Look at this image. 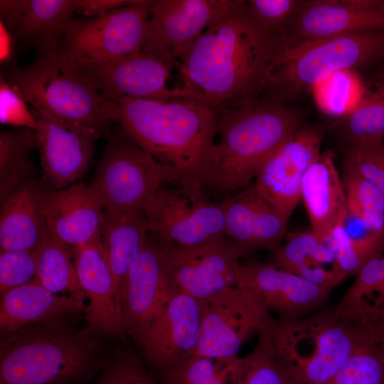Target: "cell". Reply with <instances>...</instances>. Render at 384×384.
<instances>
[{
    "label": "cell",
    "instance_id": "obj_1",
    "mask_svg": "<svg viewBox=\"0 0 384 384\" xmlns=\"http://www.w3.org/2000/svg\"><path fill=\"white\" fill-rule=\"evenodd\" d=\"M278 52L251 16L246 1L211 24L178 59L183 88L215 110L260 98Z\"/></svg>",
    "mask_w": 384,
    "mask_h": 384
},
{
    "label": "cell",
    "instance_id": "obj_2",
    "mask_svg": "<svg viewBox=\"0 0 384 384\" xmlns=\"http://www.w3.org/2000/svg\"><path fill=\"white\" fill-rule=\"evenodd\" d=\"M216 111L220 139L186 180L224 197L251 184L263 162L304 125L299 111L264 97Z\"/></svg>",
    "mask_w": 384,
    "mask_h": 384
},
{
    "label": "cell",
    "instance_id": "obj_3",
    "mask_svg": "<svg viewBox=\"0 0 384 384\" xmlns=\"http://www.w3.org/2000/svg\"><path fill=\"white\" fill-rule=\"evenodd\" d=\"M60 318L1 331L0 384H81L95 373L97 333Z\"/></svg>",
    "mask_w": 384,
    "mask_h": 384
},
{
    "label": "cell",
    "instance_id": "obj_4",
    "mask_svg": "<svg viewBox=\"0 0 384 384\" xmlns=\"http://www.w3.org/2000/svg\"><path fill=\"white\" fill-rule=\"evenodd\" d=\"M113 102L123 130L173 172L175 183L186 179L214 144L217 111L203 102L128 97Z\"/></svg>",
    "mask_w": 384,
    "mask_h": 384
},
{
    "label": "cell",
    "instance_id": "obj_5",
    "mask_svg": "<svg viewBox=\"0 0 384 384\" xmlns=\"http://www.w3.org/2000/svg\"><path fill=\"white\" fill-rule=\"evenodd\" d=\"M368 326L334 307L295 321L271 316L261 330L302 384H318L334 379Z\"/></svg>",
    "mask_w": 384,
    "mask_h": 384
},
{
    "label": "cell",
    "instance_id": "obj_6",
    "mask_svg": "<svg viewBox=\"0 0 384 384\" xmlns=\"http://www.w3.org/2000/svg\"><path fill=\"white\" fill-rule=\"evenodd\" d=\"M1 75L38 114L66 127L109 133L119 122L118 105L107 99L72 68L60 66L49 53L28 65L7 69Z\"/></svg>",
    "mask_w": 384,
    "mask_h": 384
},
{
    "label": "cell",
    "instance_id": "obj_7",
    "mask_svg": "<svg viewBox=\"0 0 384 384\" xmlns=\"http://www.w3.org/2000/svg\"><path fill=\"white\" fill-rule=\"evenodd\" d=\"M384 60V31L356 32L279 51L261 97L287 104L332 74Z\"/></svg>",
    "mask_w": 384,
    "mask_h": 384
},
{
    "label": "cell",
    "instance_id": "obj_8",
    "mask_svg": "<svg viewBox=\"0 0 384 384\" xmlns=\"http://www.w3.org/2000/svg\"><path fill=\"white\" fill-rule=\"evenodd\" d=\"M154 2L134 0L97 16L74 18L57 50L50 54L62 68H73L142 52L149 36Z\"/></svg>",
    "mask_w": 384,
    "mask_h": 384
},
{
    "label": "cell",
    "instance_id": "obj_9",
    "mask_svg": "<svg viewBox=\"0 0 384 384\" xmlns=\"http://www.w3.org/2000/svg\"><path fill=\"white\" fill-rule=\"evenodd\" d=\"M161 188L142 206L148 233L164 249L193 247L225 235L220 203L208 199L196 181Z\"/></svg>",
    "mask_w": 384,
    "mask_h": 384
},
{
    "label": "cell",
    "instance_id": "obj_10",
    "mask_svg": "<svg viewBox=\"0 0 384 384\" xmlns=\"http://www.w3.org/2000/svg\"><path fill=\"white\" fill-rule=\"evenodd\" d=\"M173 172L144 150L124 130L112 139L90 185L104 211L141 210Z\"/></svg>",
    "mask_w": 384,
    "mask_h": 384
},
{
    "label": "cell",
    "instance_id": "obj_11",
    "mask_svg": "<svg viewBox=\"0 0 384 384\" xmlns=\"http://www.w3.org/2000/svg\"><path fill=\"white\" fill-rule=\"evenodd\" d=\"M201 319L195 355L211 359L238 356L271 313L250 291L235 286L201 301Z\"/></svg>",
    "mask_w": 384,
    "mask_h": 384
},
{
    "label": "cell",
    "instance_id": "obj_12",
    "mask_svg": "<svg viewBox=\"0 0 384 384\" xmlns=\"http://www.w3.org/2000/svg\"><path fill=\"white\" fill-rule=\"evenodd\" d=\"M171 64L149 53L139 52L102 63L73 68L107 99L128 97L143 99L195 100L184 88H169Z\"/></svg>",
    "mask_w": 384,
    "mask_h": 384
},
{
    "label": "cell",
    "instance_id": "obj_13",
    "mask_svg": "<svg viewBox=\"0 0 384 384\" xmlns=\"http://www.w3.org/2000/svg\"><path fill=\"white\" fill-rule=\"evenodd\" d=\"M324 135L318 124H304L261 165L255 185L261 195L287 220L299 203L301 184L321 154Z\"/></svg>",
    "mask_w": 384,
    "mask_h": 384
},
{
    "label": "cell",
    "instance_id": "obj_14",
    "mask_svg": "<svg viewBox=\"0 0 384 384\" xmlns=\"http://www.w3.org/2000/svg\"><path fill=\"white\" fill-rule=\"evenodd\" d=\"M384 31V0H301L279 50L340 35Z\"/></svg>",
    "mask_w": 384,
    "mask_h": 384
},
{
    "label": "cell",
    "instance_id": "obj_15",
    "mask_svg": "<svg viewBox=\"0 0 384 384\" xmlns=\"http://www.w3.org/2000/svg\"><path fill=\"white\" fill-rule=\"evenodd\" d=\"M179 292L172 279L165 250L148 237L120 287L126 334L134 337Z\"/></svg>",
    "mask_w": 384,
    "mask_h": 384
},
{
    "label": "cell",
    "instance_id": "obj_16",
    "mask_svg": "<svg viewBox=\"0 0 384 384\" xmlns=\"http://www.w3.org/2000/svg\"><path fill=\"white\" fill-rule=\"evenodd\" d=\"M237 0H157L152 6L143 52L174 64Z\"/></svg>",
    "mask_w": 384,
    "mask_h": 384
},
{
    "label": "cell",
    "instance_id": "obj_17",
    "mask_svg": "<svg viewBox=\"0 0 384 384\" xmlns=\"http://www.w3.org/2000/svg\"><path fill=\"white\" fill-rule=\"evenodd\" d=\"M163 249L172 279L180 292L203 301L237 286L242 257L226 236L193 247Z\"/></svg>",
    "mask_w": 384,
    "mask_h": 384
},
{
    "label": "cell",
    "instance_id": "obj_18",
    "mask_svg": "<svg viewBox=\"0 0 384 384\" xmlns=\"http://www.w3.org/2000/svg\"><path fill=\"white\" fill-rule=\"evenodd\" d=\"M201 319V301L179 292L134 338L147 361L163 373L195 355Z\"/></svg>",
    "mask_w": 384,
    "mask_h": 384
},
{
    "label": "cell",
    "instance_id": "obj_19",
    "mask_svg": "<svg viewBox=\"0 0 384 384\" xmlns=\"http://www.w3.org/2000/svg\"><path fill=\"white\" fill-rule=\"evenodd\" d=\"M237 286L252 292L279 319L295 321L314 312L329 298L331 289L318 286L271 263H240Z\"/></svg>",
    "mask_w": 384,
    "mask_h": 384
},
{
    "label": "cell",
    "instance_id": "obj_20",
    "mask_svg": "<svg viewBox=\"0 0 384 384\" xmlns=\"http://www.w3.org/2000/svg\"><path fill=\"white\" fill-rule=\"evenodd\" d=\"M225 235L241 257L260 250L274 253L287 234V220L261 195L255 183L223 198Z\"/></svg>",
    "mask_w": 384,
    "mask_h": 384
},
{
    "label": "cell",
    "instance_id": "obj_21",
    "mask_svg": "<svg viewBox=\"0 0 384 384\" xmlns=\"http://www.w3.org/2000/svg\"><path fill=\"white\" fill-rule=\"evenodd\" d=\"M73 255L79 284L89 299L84 310L88 326L97 334L123 336L120 297L101 238L75 247Z\"/></svg>",
    "mask_w": 384,
    "mask_h": 384
},
{
    "label": "cell",
    "instance_id": "obj_22",
    "mask_svg": "<svg viewBox=\"0 0 384 384\" xmlns=\"http://www.w3.org/2000/svg\"><path fill=\"white\" fill-rule=\"evenodd\" d=\"M31 112L37 122L36 142L44 176L56 188L73 185L87 169L102 134L94 129L68 127Z\"/></svg>",
    "mask_w": 384,
    "mask_h": 384
},
{
    "label": "cell",
    "instance_id": "obj_23",
    "mask_svg": "<svg viewBox=\"0 0 384 384\" xmlns=\"http://www.w3.org/2000/svg\"><path fill=\"white\" fill-rule=\"evenodd\" d=\"M39 210L45 230L68 246L100 238L103 207L90 186L78 183L49 193Z\"/></svg>",
    "mask_w": 384,
    "mask_h": 384
},
{
    "label": "cell",
    "instance_id": "obj_24",
    "mask_svg": "<svg viewBox=\"0 0 384 384\" xmlns=\"http://www.w3.org/2000/svg\"><path fill=\"white\" fill-rule=\"evenodd\" d=\"M77 0H1V21L38 55L54 53L74 19Z\"/></svg>",
    "mask_w": 384,
    "mask_h": 384
},
{
    "label": "cell",
    "instance_id": "obj_25",
    "mask_svg": "<svg viewBox=\"0 0 384 384\" xmlns=\"http://www.w3.org/2000/svg\"><path fill=\"white\" fill-rule=\"evenodd\" d=\"M300 198L311 231L321 241L325 242L343 225L348 215L346 194L331 151L321 152L310 166L302 181Z\"/></svg>",
    "mask_w": 384,
    "mask_h": 384
},
{
    "label": "cell",
    "instance_id": "obj_26",
    "mask_svg": "<svg viewBox=\"0 0 384 384\" xmlns=\"http://www.w3.org/2000/svg\"><path fill=\"white\" fill-rule=\"evenodd\" d=\"M83 300L51 292L36 278L1 292V331L16 329L85 310Z\"/></svg>",
    "mask_w": 384,
    "mask_h": 384
},
{
    "label": "cell",
    "instance_id": "obj_27",
    "mask_svg": "<svg viewBox=\"0 0 384 384\" xmlns=\"http://www.w3.org/2000/svg\"><path fill=\"white\" fill-rule=\"evenodd\" d=\"M284 238L272 265L331 290L347 277L333 251L311 230L287 233Z\"/></svg>",
    "mask_w": 384,
    "mask_h": 384
},
{
    "label": "cell",
    "instance_id": "obj_28",
    "mask_svg": "<svg viewBox=\"0 0 384 384\" xmlns=\"http://www.w3.org/2000/svg\"><path fill=\"white\" fill-rule=\"evenodd\" d=\"M148 237L141 210L104 211L101 243L119 297L122 282Z\"/></svg>",
    "mask_w": 384,
    "mask_h": 384
},
{
    "label": "cell",
    "instance_id": "obj_29",
    "mask_svg": "<svg viewBox=\"0 0 384 384\" xmlns=\"http://www.w3.org/2000/svg\"><path fill=\"white\" fill-rule=\"evenodd\" d=\"M32 192L23 188L4 203L0 216L1 252L35 249L44 231Z\"/></svg>",
    "mask_w": 384,
    "mask_h": 384
},
{
    "label": "cell",
    "instance_id": "obj_30",
    "mask_svg": "<svg viewBox=\"0 0 384 384\" xmlns=\"http://www.w3.org/2000/svg\"><path fill=\"white\" fill-rule=\"evenodd\" d=\"M35 250L36 278L39 282L53 293H67L84 300L85 295L79 284L69 246L52 237L44 228Z\"/></svg>",
    "mask_w": 384,
    "mask_h": 384
},
{
    "label": "cell",
    "instance_id": "obj_31",
    "mask_svg": "<svg viewBox=\"0 0 384 384\" xmlns=\"http://www.w3.org/2000/svg\"><path fill=\"white\" fill-rule=\"evenodd\" d=\"M255 348L240 357L233 384H302L260 329Z\"/></svg>",
    "mask_w": 384,
    "mask_h": 384
},
{
    "label": "cell",
    "instance_id": "obj_32",
    "mask_svg": "<svg viewBox=\"0 0 384 384\" xmlns=\"http://www.w3.org/2000/svg\"><path fill=\"white\" fill-rule=\"evenodd\" d=\"M334 384H384V356L382 334L370 324L352 356L333 380Z\"/></svg>",
    "mask_w": 384,
    "mask_h": 384
},
{
    "label": "cell",
    "instance_id": "obj_33",
    "mask_svg": "<svg viewBox=\"0 0 384 384\" xmlns=\"http://www.w3.org/2000/svg\"><path fill=\"white\" fill-rule=\"evenodd\" d=\"M335 128L351 144L367 138H384V78H375V90L341 117Z\"/></svg>",
    "mask_w": 384,
    "mask_h": 384
},
{
    "label": "cell",
    "instance_id": "obj_34",
    "mask_svg": "<svg viewBox=\"0 0 384 384\" xmlns=\"http://www.w3.org/2000/svg\"><path fill=\"white\" fill-rule=\"evenodd\" d=\"M348 214L358 218L370 231L384 228V192L346 161L342 178Z\"/></svg>",
    "mask_w": 384,
    "mask_h": 384
},
{
    "label": "cell",
    "instance_id": "obj_35",
    "mask_svg": "<svg viewBox=\"0 0 384 384\" xmlns=\"http://www.w3.org/2000/svg\"><path fill=\"white\" fill-rule=\"evenodd\" d=\"M325 242L334 253L346 277L356 275L369 261L381 257L384 252V228L351 238L343 227L340 226Z\"/></svg>",
    "mask_w": 384,
    "mask_h": 384
},
{
    "label": "cell",
    "instance_id": "obj_36",
    "mask_svg": "<svg viewBox=\"0 0 384 384\" xmlns=\"http://www.w3.org/2000/svg\"><path fill=\"white\" fill-rule=\"evenodd\" d=\"M314 90L319 107L329 114L341 117L359 103L360 85L351 70L332 74Z\"/></svg>",
    "mask_w": 384,
    "mask_h": 384
},
{
    "label": "cell",
    "instance_id": "obj_37",
    "mask_svg": "<svg viewBox=\"0 0 384 384\" xmlns=\"http://www.w3.org/2000/svg\"><path fill=\"white\" fill-rule=\"evenodd\" d=\"M301 3L300 0H249L248 11L258 26L277 43L293 15Z\"/></svg>",
    "mask_w": 384,
    "mask_h": 384
},
{
    "label": "cell",
    "instance_id": "obj_38",
    "mask_svg": "<svg viewBox=\"0 0 384 384\" xmlns=\"http://www.w3.org/2000/svg\"><path fill=\"white\" fill-rule=\"evenodd\" d=\"M351 146L346 161L384 192V138H367Z\"/></svg>",
    "mask_w": 384,
    "mask_h": 384
},
{
    "label": "cell",
    "instance_id": "obj_39",
    "mask_svg": "<svg viewBox=\"0 0 384 384\" xmlns=\"http://www.w3.org/2000/svg\"><path fill=\"white\" fill-rule=\"evenodd\" d=\"M93 384H156L150 373L132 353H123L109 361Z\"/></svg>",
    "mask_w": 384,
    "mask_h": 384
},
{
    "label": "cell",
    "instance_id": "obj_40",
    "mask_svg": "<svg viewBox=\"0 0 384 384\" xmlns=\"http://www.w3.org/2000/svg\"><path fill=\"white\" fill-rule=\"evenodd\" d=\"M222 359L192 356L162 373L161 384H206L221 370Z\"/></svg>",
    "mask_w": 384,
    "mask_h": 384
},
{
    "label": "cell",
    "instance_id": "obj_41",
    "mask_svg": "<svg viewBox=\"0 0 384 384\" xmlns=\"http://www.w3.org/2000/svg\"><path fill=\"white\" fill-rule=\"evenodd\" d=\"M36 266L35 249L1 252V292L36 279Z\"/></svg>",
    "mask_w": 384,
    "mask_h": 384
},
{
    "label": "cell",
    "instance_id": "obj_42",
    "mask_svg": "<svg viewBox=\"0 0 384 384\" xmlns=\"http://www.w3.org/2000/svg\"><path fill=\"white\" fill-rule=\"evenodd\" d=\"M23 96L1 75L0 122L1 124L36 129V119Z\"/></svg>",
    "mask_w": 384,
    "mask_h": 384
},
{
    "label": "cell",
    "instance_id": "obj_43",
    "mask_svg": "<svg viewBox=\"0 0 384 384\" xmlns=\"http://www.w3.org/2000/svg\"><path fill=\"white\" fill-rule=\"evenodd\" d=\"M133 1L134 0H77L76 12L91 18L131 4Z\"/></svg>",
    "mask_w": 384,
    "mask_h": 384
},
{
    "label": "cell",
    "instance_id": "obj_44",
    "mask_svg": "<svg viewBox=\"0 0 384 384\" xmlns=\"http://www.w3.org/2000/svg\"><path fill=\"white\" fill-rule=\"evenodd\" d=\"M1 62H8L12 51V35L6 26L0 21Z\"/></svg>",
    "mask_w": 384,
    "mask_h": 384
},
{
    "label": "cell",
    "instance_id": "obj_45",
    "mask_svg": "<svg viewBox=\"0 0 384 384\" xmlns=\"http://www.w3.org/2000/svg\"><path fill=\"white\" fill-rule=\"evenodd\" d=\"M375 322L380 331L384 334V310L377 316Z\"/></svg>",
    "mask_w": 384,
    "mask_h": 384
},
{
    "label": "cell",
    "instance_id": "obj_46",
    "mask_svg": "<svg viewBox=\"0 0 384 384\" xmlns=\"http://www.w3.org/2000/svg\"><path fill=\"white\" fill-rule=\"evenodd\" d=\"M381 68L375 73V78H384V60Z\"/></svg>",
    "mask_w": 384,
    "mask_h": 384
},
{
    "label": "cell",
    "instance_id": "obj_47",
    "mask_svg": "<svg viewBox=\"0 0 384 384\" xmlns=\"http://www.w3.org/2000/svg\"><path fill=\"white\" fill-rule=\"evenodd\" d=\"M381 334H382V348H383V356H384V334L382 332H381Z\"/></svg>",
    "mask_w": 384,
    "mask_h": 384
},
{
    "label": "cell",
    "instance_id": "obj_48",
    "mask_svg": "<svg viewBox=\"0 0 384 384\" xmlns=\"http://www.w3.org/2000/svg\"><path fill=\"white\" fill-rule=\"evenodd\" d=\"M318 384H334V382H333V380H331V381H329V382H326V383H318Z\"/></svg>",
    "mask_w": 384,
    "mask_h": 384
}]
</instances>
